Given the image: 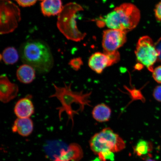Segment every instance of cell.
Returning a JSON list of instances; mask_svg holds the SVG:
<instances>
[{
    "label": "cell",
    "instance_id": "1",
    "mask_svg": "<svg viewBox=\"0 0 161 161\" xmlns=\"http://www.w3.org/2000/svg\"><path fill=\"white\" fill-rule=\"evenodd\" d=\"M22 61L33 67L39 74L48 73L53 68L54 59L47 44L42 40H29L20 47Z\"/></svg>",
    "mask_w": 161,
    "mask_h": 161
},
{
    "label": "cell",
    "instance_id": "2",
    "mask_svg": "<svg viewBox=\"0 0 161 161\" xmlns=\"http://www.w3.org/2000/svg\"><path fill=\"white\" fill-rule=\"evenodd\" d=\"M141 18L140 10L131 3H124L116 7L107 15L96 19L98 27L128 32L135 28Z\"/></svg>",
    "mask_w": 161,
    "mask_h": 161
},
{
    "label": "cell",
    "instance_id": "3",
    "mask_svg": "<svg viewBox=\"0 0 161 161\" xmlns=\"http://www.w3.org/2000/svg\"><path fill=\"white\" fill-rule=\"evenodd\" d=\"M71 84L67 85L65 84V86L61 87L53 84L55 92L49 97L57 98L61 104V106L56 108L58 110L60 119H61L62 114L65 112L68 117V120H71L73 124L74 116L78 113L74 109V105H78L81 111H83L86 106H91L90 98L92 92L84 93L82 92L73 91L71 89Z\"/></svg>",
    "mask_w": 161,
    "mask_h": 161
},
{
    "label": "cell",
    "instance_id": "4",
    "mask_svg": "<svg viewBox=\"0 0 161 161\" xmlns=\"http://www.w3.org/2000/svg\"><path fill=\"white\" fill-rule=\"evenodd\" d=\"M82 10L80 5L70 3L64 6L62 11L58 15L57 23L58 29L68 40L79 42L86 36V34L80 31L76 25V14Z\"/></svg>",
    "mask_w": 161,
    "mask_h": 161
},
{
    "label": "cell",
    "instance_id": "5",
    "mask_svg": "<svg viewBox=\"0 0 161 161\" xmlns=\"http://www.w3.org/2000/svg\"><path fill=\"white\" fill-rule=\"evenodd\" d=\"M90 146L94 153L98 154L104 150L114 153L124 149L126 144L124 140L111 129L106 128L94 134L90 141Z\"/></svg>",
    "mask_w": 161,
    "mask_h": 161
},
{
    "label": "cell",
    "instance_id": "6",
    "mask_svg": "<svg viewBox=\"0 0 161 161\" xmlns=\"http://www.w3.org/2000/svg\"><path fill=\"white\" fill-rule=\"evenodd\" d=\"M135 53L138 64L152 72L160 53L149 36H145L140 37L137 43Z\"/></svg>",
    "mask_w": 161,
    "mask_h": 161
},
{
    "label": "cell",
    "instance_id": "7",
    "mask_svg": "<svg viewBox=\"0 0 161 161\" xmlns=\"http://www.w3.org/2000/svg\"><path fill=\"white\" fill-rule=\"evenodd\" d=\"M21 19V13L17 5L10 0H1V35L14 31Z\"/></svg>",
    "mask_w": 161,
    "mask_h": 161
},
{
    "label": "cell",
    "instance_id": "8",
    "mask_svg": "<svg viewBox=\"0 0 161 161\" xmlns=\"http://www.w3.org/2000/svg\"><path fill=\"white\" fill-rule=\"evenodd\" d=\"M127 33L118 29H108L104 31L102 42L104 53L118 51L126 43Z\"/></svg>",
    "mask_w": 161,
    "mask_h": 161
},
{
    "label": "cell",
    "instance_id": "9",
    "mask_svg": "<svg viewBox=\"0 0 161 161\" xmlns=\"http://www.w3.org/2000/svg\"><path fill=\"white\" fill-rule=\"evenodd\" d=\"M19 92L17 84L11 82L7 76L3 74L0 77V100L7 103L16 97Z\"/></svg>",
    "mask_w": 161,
    "mask_h": 161
},
{
    "label": "cell",
    "instance_id": "10",
    "mask_svg": "<svg viewBox=\"0 0 161 161\" xmlns=\"http://www.w3.org/2000/svg\"><path fill=\"white\" fill-rule=\"evenodd\" d=\"M84 153L80 145L73 143L69 144L67 150L62 149L59 154L54 156V161H80Z\"/></svg>",
    "mask_w": 161,
    "mask_h": 161
},
{
    "label": "cell",
    "instance_id": "11",
    "mask_svg": "<svg viewBox=\"0 0 161 161\" xmlns=\"http://www.w3.org/2000/svg\"><path fill=\"white\" fill-rule=\"evenodd\" d=\"M88 64L91 69L98 74H101L106 68L112 65L108 55L104 52H100L92 54Z\"/></svg>",
    "mask_w": 161,
    "mask_h": 161
},
{
    "label": "cell",
    "instance_id": "12",
    "mask_svg": "<svg viewBox=\"0 0 161 161\" xmlns=\"http://www.w3.org/2000/svg\"><path fill=\"white\" fill-rule=\"evenodd\" d=\"M31 98V95H28L16 103L14 112L18 118H29L34 114L35 108Z\"/></svg>",
    "mask_w": 161,
    "mask_h": 161
},
{
    "label": "cell",
    "instance_id": "13",
    "mask_svg": "<svg viewBox=\"0 0 161 161\" xmlns=\"http://www.w3.org/2000/svg\"><path fill=\"white\" fill-rule=\"evenodd\" d=\"M42 14L46 17L59 15L63 8L61 0H41Z\"/></svg>",
    "mask_w": 161,
    "mask_h": 161
},
{
    "label": "cell",
    "instance_id": "14",
    "mask_svg": "<svg viewBox=\"0 0 161 161\" xmlns=\"http://www.w3.org/2000/svg\"><path fill=\"white\" fill-rule=\"evenodd\" d=\"M34 128L33 121L29 118H18L13 127L12 131L23 136H27L33 132Z\"/></svg>",
    "mask_w": 161,
    "mask_h": 161
},
{
    "label": "cell",
    "instance_id": "15",
    "mask_svg": "<svg viewBox=\"0 0 161 161\" xmlns=\"http://www.w3.org/2000/svg\"><path fill=\"white\" fill-rule=\"evenodd\" d=\"M36 70L31 66L24 64L18 68L16 72L17 79L21 83H31L36 77Z\"/></svg>",
    "mask_w": 161,
    "mask_h": 161
},
{
    "label": "cell",
    "instance_id": "16",
    "mask_svg": "<svg viewBox=\"0 0 161 161\" xmlns=\"http://www.w3.org/2000/svg\"><path fill=\"white\" fill-rule=\"evenodd\" d=\"M112 111L109 107L103 103L96 105L92 111V116L94 119L100 122L108 121L111 115Z\"/></svg>",
    "mask_w": 161,
    "mask_h": 161
},
{
    "label": "cell",
    "instance_id": "17",
    "mask_svg": "<svg viewBox=\"0 0 161 161\" xmlns=\"http://www.w3.org/2000/svg\"><path fill=\"white\" fill-rule=\"evenodd\" d=\"M20 55L17 49L13 47L5 48L1 54V59L7 65H13L19 60Z\"/></svg>",
    "mask_w": 161,
    "mask_h": 161
},
{
    "label": "cell",
    "instance_id": "18",
    "mask_svg": "<svg viewBox=\"0 0 161 161\" xmlns=\"http://www.w3.org/2000/svg\"><path fill=\"white\" fill-rule=\"evenodd\" d=\"M152 149L149 142L146 140H140L137 143L134 148V152L138 156L146 155Z\"/></svg>",
    "mask_w": 161,
    "mask_h": 161
},
{
    "label": "cell",
    "instance_id": "19",
    "mask_svg": "<svg viewBox=\"0 0 161 161\" xmlns=\"http://www.w3.org/2000/svg\"><path fill=\"white\" fill-rule=\"evenodd\" d=\"M125 88L129 94L132 101L134 100H140L142 102H144L145 101L143 96L140 90L136 89L135 88H129L127 87L126 86H125Z\"/></svg>",
    "mask_w": 161,
    "mask_h": 161
},
{
    "label": "cell",
    "instance_id": "20",
    "mask_svg": "<svg viewBox=\"0 0 161 161\" xmlns=\"http://www.w3.org/2000/svg\"><path fill=\"white\" fill-rule=\"evenodd\" d=\"M98 155V158L102 161H114V153L110 150L102 151Z\"/></svg>",
    "mask_w": 161,
    "mask_h": 161
},
{
    "label": "cell",
    "instance_id": "21",
    "mask_svg": "<svg viewBox=\"0 0 161 161\" xmlns=\"http://www.w3.org/2000/svg\"><path fill=\"white\" fill-rule=\"evenodd\" d=\"M83 64L81 58L80 57L74 58L70 60L68 63L72 69L75 71L80 69Z\"/></svg>",
    "mask_w": 161,
    "mask_h": 161
},
{
    "label": "cell",
    "instance_id": "22",
    "mask_svg": "<svg viewBox=\"0 0 161 161\" xmlns=\"http://www.w3.org/2000/svg\"><path fill=\"white\" fill-rule=\"evenodd\" d=\"M153 77L156 82L161 84V65L154 69L152 72Z\"/></svg>",
    "mask_w": 161,
    "mask_h": 161
},
{
    "label": "cell",
    "instance_id": "23",
    "mask_svg": "<svg viewBox=\"0 0 161 161\" xmlns=\"http://www.w3.org/2000/svg\"><path fill=\"white\" fill-rule=\"evenodd\" d=\"M39 0H15L19 6L23 7H31L35 4Z\"/></svg>",
    "mask_w": 161,
    "mask_h": 161
},
{
    "label": "cell",
    "instance_id": "24",
    "mask_svg": "<svg viewBox=\"0 0 161 161\" xmlns=\"http://www.w3.org/2000/svg\"><path fill=\"white\" fill-rule=\"evenodd\" d=\"M153 96L156 100L161 102V86H157L153 92Z\"/></svg>",
    "mask_w": 161,
    "mask_h": 161
},
{
    "label": "cell",
    "instance_id": "25",
    "mask_svg": "<svg viewBox=\"0 0 161 161\" xmlns=\"http://www.w3.org/2000/svg\"><path fill=\"white\" fill-rule=\"evenodd\" d=\"M154 13L156 19L158 21H161V1L156 5Z\"/></svg>",
    "mask_w": 161,
    "mask_h": 161
},
{
    "label": "cell",
    "instance_id": "26",
    "mask_svg": "<svg viewBox=\"0 0 161 161\" xmlns=\"http://www.w3.org/2000/svg\"><path fill=\"white\" fill-rule=\"evenodd\" d=\"M91 161H102L98 157V158H96L94 159V160H92Z\"/></svg>",
    "mask_w": 161,
    "mask_h": 161
},
{
    "label": "cell",
    "instance_id": "27",
    "mask_svg": "<svg viewBox=\"0 0 161 161\" xmlns=\"http://www.w3.org/2000/svg\"><path fill=\"white\" fill-rule=\"evenodd\" d=\"M146 161H156V160L148 158L147 159Z\"/></svg>",
    "mask_w": 161,
    "mask_h": 161
}]
</instances>
